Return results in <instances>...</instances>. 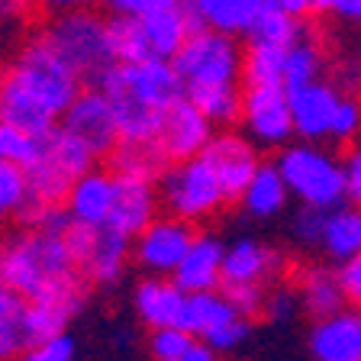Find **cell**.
Returning a JSON list of instances; mask_svg holds the SVG:
<instances>
[{
  "instance_id": "35",
  "label": "cell",
  "mask_w": 361,
  "mask_h": 361,
  "mask_svg": "<svg viewBox=\"0 0 361 361\" xmlns=\"http://www.w3.org/2000/svg\"><path fill=\"white\" fill-rule=\"evenodd\" d=\"M319 71H323V55L310 39H300V42L290 49L287 55V71H284V87H303V84L319 81Z\"/></svg>"
},
{
  "instance_id": "44",
  "label": "cell",
  "mask_w": 361,
  "mask_h": 361,
  "mask_svg": "<svg viewBox=\"0 0 361 361\" xmlns=\"http://www.w3.org/2000/svg\"><path fill=\"white\" fill-rule=\"evenodd\" d=\"M342 165H345V203L361 207V145L348 149Z\"/></svg>"
},
{
  "instance_id": "45",
  "label": "cell",
  "mask_w": 361,
  "mask_h": 361,
  "mask_svg": "<svg viewBox=\"0 0 361 361\" xmlns=\"http://www.w3.org/2000/svg\"><path fill=\"white\" fill-rule=\"evenodd\" d=\"M338 278H342V290L352 307H361V252L348 258L345 264H338Z\"/></svg>"
},
{
  "instance_id": "53",
  "label": "cell",
  "mask_w": 361,
  "mask_h": 361,
  "mask_svg": "<svg viewBox=\"0 0 361 361\" xmlns=\"http://www.w3.org/2000/svg\"><path fill=\"white\" fill-rule=\"evenodd\" d=\"M4 223H7V216H4V213H0V226H4Z\"/></svg>"
},
{
  "instance_id": "19",
  "label": "cell",
  "mask_w": 361,
  "mask_h": 361,
  "mask_svg": "<svg viewBox=\"0 0 361 361\" xmlns=\"http://www.w3.org/2000/svg\"><path fill=\"white\" fill-rule=\"evenodd\" d=\"M158 213H161L158 184L116 174V200H113V213H110V223L106 226H113V229H120L123 235L135 239Z\"/></svg>"
},
{
  "instance_id": "23",
  "label": "cell",
  "mask_w": 361,
  "mask_h": 361,
  "mask_svg": "<svg viewBox=\"0 0 361 361\" xmlns=\"http://www.w3.org/2000/svg\"><path fill=\"white\" fill-rule=\"evenodd\" d=\"M139 20H142L145 39H149L152 59L171 61L174 55L180 52V45L188 42V36L194 32V20H190L188 0L178 4V7H165V10H155V13H149V16H139Z\"/></svg>"
},
{
  "instance_id": "52",
  "label": "cell",
  "mask_w": 361,
  "mask_h": 361,
  "mask_svg": "<svg viewBox=\"0 0 361 361\" xmlns=\"http://www.w3.org/2000/svg\"><path fill=\"white\" fill-rule=\"evenodd\" d=\"M0 361H23V355H13V358H0Z\"/></svg>"
},
{
  "instance_id": "34",
  "label": "cell",
  "mask_w": 361,
  "mask_h": 361,
  "mask_svg": "<svg viewBox=\"0 0 361 361\" xmlns=\"http://www.w3.org/2000/svg\"><path fill=\"white\" fill-rule=\"evenodd\" d=\"M26 203H30V174H26V168L0 158V213L10 223V219L20 216Z\"/></svg>"
},
{
  "instance_id": "40",
  "label": "cell",
  "mask_w": 361,
  "mask_h": 361,
  "mask_svg": "<svg viewBox=\"0 0 361 361\" xmlns=\"http://www.w3.org/2000/svg\"><path fill=\"white\" fill-rule=\"evenodd\" d=\"M358 133H361V100L342 94L329 139L332 142H352V139H358Z\"/></svg>"
},
{
  "instance_id": "30",
  "label": "cell",
  "mask_w": 361,
  "mask_h": 361,
  "mask_svg": "<svg viewBox=\"0 0 361 361\" xmlns=\"http://www.w3.org/2000/svg\"><path fill=\"white\" fill-rule=\"evenodd\" d=\"M233 316H239V310L229 303L223 287H219V290H200V293H188V303H184V313H180V326H184L190 336L207 338L213 329L229 323Z\"/></svg>"
},
{
  "instance_id": "24",
  "label": "cell",
  "mask_w": 361,
  "mask_h": 361,
  "mask_svg": "<svg viewBox=\"0 0 361 361\" xmlns=\"http://www.w3.org/2000/svg\"><path fill=\"white\" fill-rule=\"evenodd\" d=\"M290 200V188H287L284 174L274 161H262V168L255 171V178L248 180L245 194L239 197L242 213L252 219H274L281 216V210Z\"/></svg>"
},
{
  "instance_id": "51",
  "label": "cell",
  "mask_w": 361,
  "mask_h": 361,
  "mask_svg": "<svg viewBox=\"0 0 361 361\" xmlns=\"http://www.w3.org/2000/svg\"><path fill=\"white\" fill-rule=\"evenodd\" d=\"M338 0H310V10L313 13H336Z\"/></svg>"
},
{
  "instance_id": "47",
  "label": "cell",
  "mask_w": 361,
  "mask_h": 361,
  "mask_svg": "<svg viewBox=\"0 0 361 361\" xmlns=\"http://www.w3.org/2000/svg\"><path fill=\"white\" fill-rule=\"evenodd\" d=\"M30 7V0H0V26H10L16 23Z\"/></svg>"
},
{
  "instance_id": "48",
  "label": "cell",
  "mask_w": 361,
  "mask_h": 361,
  "mask_svg": "<svg viewBox=\"0 0 361 361\" xmlns=\"http://www.w3.org/2000/svg\"><path fill=\"white\" fill-rule=\"evenodd\" d=\"M45 10H52V13H71V10H84L87 0H39Z\"/></svg>"
},
{
  "instance_id": "26",
  "label": "cell",
  "mask_w": 361,
  "mask_h": 361,
  "mask_svg": "<svg viewBox=\"0 0 361 361\" xmlns=\"http://www.w3.org/2000/svg\"><path fill=\"white\" fill-rule=\"evenodd\" d=\"M26 348H32L30 300L0 278V358L26 355Z\"/></svg>"
},
{
  "instance_id": "1",
  "label": "cell",
  "mask_w": 361,
  "mask_h": 361,
  "mask_svg": "<svg viewBox=\"0 0 361 361\" xmlns=\"http://www.w3.org/2000/svg\"><path fill=\"white\" fill-rule=\"evenodd\" d=\"M0 278L30 303H52L75 316L84 307L90 281L78 268L65 226H16L0 242Z\"/></svg>"
},
{
  "instance_id": "11",
  "label": "cell",
  "mask_w": 361,
  "mask_h": 361,
  "mask_svg": "<svg viewBox=\"0 0 361 361\" xmlns=\"http://www.w3.org/2000/svg\"><path fill=\"white\" fill-rule=\"evenodd\" d=\"M61 126L71 135H78L84 145L97 158L110 155L116 145H120V126H116V113L113 104L100 87H84L78 94V100L65 110L61 116Z\"/></svg>"
},
{
  "instance_id": "31",
  "label": "cell",
  "mask_w": 361,
  "mask_h": 361,
  "mask_svg": "<svg viewBox=\"0 0 361 361\" xmlns=\"http://www.w3.org/2000/svg\"><path fill=\"white\" fill-rule=\"evenodd\" d=\"M248 42H271V45H293L303 39V26L293 13H287L278 0H268L262 10H258L255 23L248 26Z\"/></svg>"
},
{
  "instance_id": "25",
  "label": "cell",
  "mask_w": 361,
  "mask_h": 361,
  "mask_svg": "<svg viewBox=\"0 0 361 361\" xmlns=\"http://www.w3.org/2000/svg\"><path fill=\"white\" fill-rule=\"evenodd\" d=\"M113 174H123V178H139V180H152L158 184L161 174L168 171L171 158L161 149L158 139H145V142H126L123 139L116 149L106 155Z\"/></svg>"
},
{
  "instance_id": "21",
  "label": "cell",
  "mask_w": 361,
  "mask_h": 361,
  "mask_svg": "<svg viewBox=\"0 0 361 361\" xmlns=\"http://www.w3.org/2000/svg\"><path fill=\"white\" fill-rule=\"evenodd\" d=\"M0 120L13 123V126L26 129L32 135H45L59 126V116H52V113L45 110L42 100L10 68L0 75Z\"/></svg>"
},
{
  "instance_id": "9",
  "label": "cell",
  "mask_w": 361,
  "mask_h": 361,
  "mask_svg": "<svg viewBox=\"0 0 361 361\" xmlns=\"http://www.w3.org/2000/svg\"><path fill=\"white\" fill-rule=\"evenodd\" d=\"M242 126L255 145L284 149L297 135L290 94L284 84H245L242 90Z\"/></svg>"
},
{
  "instance_id": "42",
  "label": "cell",
  "mask_w": 361,
  "mask_h": 361,
  "mask_svg": "<svg viewBox=\"0 0 361 361\" xmlns=\"http://www.w3.org/2000/svg\"><path fill=\"white\" fill-rule=\"evenodd\" d=\"M300 310V297H297V287H274L268 290V303H264V316L268 319H290L293 313Z\"/></svg>"
},
{
  "instance_id": "14",
  "label": "cell",
  "mask_w": 361,
  "mask_h": 361,
  "mask_svg": "<svg viewBox=\"0 0 361 361\" xmlns=\"http://www.w3.org/2000/svg\"><path fill=\"white\" fill-rule=\"evenodd\" d=\"M307 348L313 361H361V307H342L310 326Z\"/></svg>"
},
{
  "instance_id": "18",
  "label": "cell",
  "mask_w": 361,
  "mask_h": 361,
  "mask_svg": "<svg viewBox=\"0 0 361 361\" xmlns=\"http://www.w3.org/2000/svg\"><path fill=\"white\" fill-rule=\"evenodd\" d=\"M223 264H226V245L219 242V235L197 229L188 255H184V262L178 264L171 278L184 293L219 290L223 287Z\"/></svg>"
},
{
  "instance_id": "12",
  "label": "cell",
  "mask_w": 361,
  "mask_h": 361,
  "mask_svg": "<svg viewBox=\"0 0 361 361\" xmlns=\"http://www.w3.org/2000/svg\"><path fill=\"white\" fill-rule=\"evenodd\" d=\"M213 135H216V123L190 97H180L165 110L158 142L171 161H184V158L203 155V149L213 142Z\"/></svg>"
},
{
  "instance_id": "5",
  "label": "cell",
  "mask_w": 361,
  "mask_h": 361,
  "mask_svg": "<svg viewBox=\"0 0 361 361\" xmlns=\"http://www.w3.org/2000/svg\"><path fill=\"white\" fill-rule=\"evenodd\" d=\"M158 197H161V210L194 226L213 219L229 203L216 171L203 155L171 161L158 180Z\"/></svg>"
},
{
  "instance_id": "37",
  "label": "cell",
  "mask_w": 361,
  "mask_h": 361,
  "mask_svg": "<svg viewBox=\"0 0 361 361\" xmlns=\"http://www.w3.org/2000/svg\"><path fill=\"white\" fill-rule=\"evenodd\" d=\"M326 216L329 210H319V207H303L293 213L290 219V239L300 248H319L323 245V233H326Z\"/></svg>"
},
{
  "instance_id": "38",
  "label": "cell",
  "mask_w": 361,
  "mask_h": 361,
  "mask_svg": "<svg viewBox=\"0 0 361 361\" xmlns=\"http://www.w3.org/2000/svg\"><path fill=\"white\" fill-rule=\"evenodd\" d=\"M194 338L184 326H165V329H149V355L155 361H171L180 352L194 345Z\"/></svg>"
},
{
  "instance_id": "10",
  "label": "cell",
  "mask_w": 361,
  "mask_h": 361,
  "mask_svg": "<svg viewBox=\"0 0 361 361\" xmlns=\"http://www.w3.org/2000/svg\"><path fill=\"white\" fill-rule=\"evenodd\" d=\"M197 235V226L188 219H178L171 213H158L142 233L133 239V264L145 274L171 278L178 264L184 262L190 242Z\"/></svg>"
},
{
  "instance_id": "2",
  "label": "cell",
  "mask_w": 361,
  "mask_h": 361,
  "mask_svg": "<svg viewBox=\"0 0 361 361\" xmlns=\"http://www.w3.org/2000/svg\"><path fill=\"white\" fill-rule=\"evenodd\" d=\"M274 165L284 174L290 197L303 207L336 210L345 203V165L319 142L300 139L293 145H284Z\"/></svg>"
},
{
  "instance_id": "22",
  "label": "cell",
  "mask_w": 361,
  "mask_h": 361,
  "mask_svg": "<svg viewBox=\"0 0 361 361\" xmlns=\"http://www.w3.org/2000/svg\"><path fill=\"white\" fill-rule=\"evenodd\" d=\"M293 287H297L300 307L307 310L313 319L338 313L342 307H348L338 268H332V264H307V268L297 274V284Z\"/></svg>"
},
{
  "instance_id": "7",
  "label": "cell",
  "mask_w": 361,
  "mask_h": 361,
  "mask_svg": "<svg viewBox=\"0 0 361 361\" xmlns=\"http://www.w3.org/2000/svg\"><path fill=\"white\" fill-rule=\"evenodd\" d=\"M65 239L78 268L84 271V278L97 287L116 284L126 264L133 262V239L123 235L120 229H113V226H94L90 229V226H78L68 219Z\"/></svg>"
},
{
  "instance_id": "33",
  "label": "cell",
  "mask_w": 361,
  "mask_h": 361,
  "mask_svg": "<svg viewBox=\"0 0 361 361\" xmlns=\"http://www.w3.org/2000/svg\"><path fill=\"white\" fill-rule=\"evenodd\" d=\"M106 42H110L113 61H142L152 59L149 39H145L142 20L139 16H120L113 13L106 20Z\"/></svg>"
},
{
  "instance_id": "49",
  "label": "cell",
  "mask_w": 361,
  "mask_h": 361,
  "mask_svg": "<svg viewBox=\"0 0 361 361\" xmlns=\"http://www.w3.org/2000/svg\"><path fill=\"white\" fill-rule=\"evenodd\" d=\"M278 4L287 13L297 16V20H307V13H313V10H310V0H278Z\"/></svg>"
},
{
  "instance_id": "27",
  "label": "cell",
  "mask_w": 361,
  "mask_h": 361,
  "mask_svg": "<svg viewBox=\"0 0 361 361\" xmlns=\"http://www.w3.org/2000/svg\"><path fill=\"white\" fill-rule=\"evenodd\" d=\"M116 113V126H120V142H145V139H158L161 133V120L165 110L145 104V100L133 97L126 90H104Z\"/></svg>"
},
{
  "instance_id": "6",
  "label": "cell",
  "mask_w": 361,
  "mask_h": 361,
  "mask_svg": "<svg viewBox=\"0 0 361 361\" xmlns=\"http://www.w3.org/2000/svg\"><path fill=\"white\" fill-rule=\"evenodd\" d=\"M45 36L52 39V45L65 55L75 71L84 81H97L106 68H113L110 42H106V20H100L97 13L84 10H71V13H59Z\"/></svg>"
},
{
  "instance_id": "13",
  "label": "cell",
  "mask_w": 361,
  "mask_h": 361,
  "mask_svg": "<svg viewBox=\"0 0 361 361\" xmlns=\"http://www.w3.org/2000/svg\"><path fill=\"white\" fill-rule=\"evenodd\" d=\"M203 158L216 171L229 203L245 194L248 180L255 178V171L262 168V155H258L255 142L248 135H235V133H216L213 142L203 149Z\"/></svg>"
},
{
  "instance_id": "15",
  "label": "cell",
  "mask_w": 361,
  "mask_h": 361,
  "mask_svg": "<svg viewBox=\"0 0 361 361\" xmlns=\"http://www.w3.org/2000/svg\"><path fill=\"white\" fill-rule=\"evenodd\" d=\"M287 94H290V113H293L297 135L307 139V142L329 139L342 90L326 81H313V84H303V87H287Z\"/></svg>"
},
{
  "instance_id": "17",
  "label": "cell",
  "mask_w": 361,
  "mask_h": 361,
  "mask_svg": "<svg viewBox=\"0 0 361 361\" xmlns=\"http://www.w3.org/2000/svg\"><path fill=\"white\" fill-rule=\"evenodd\" d=\"M284 274V255L274 245L258 239H235L226 245L223 284H262L271 287Z\"/></svg>"
},
{
  "instance_id": "46",
  "label": "cell",
  "mask_w": 361,
  "mask_h": 361,
  "mask_svg": "<svg viewBox=\"0 0 361 361\" xmlns=\"http://www.w3.org/2000/svg\"><path fill=\"white\" fill-rule=\"evenodd\" d=\"M171 361H219V352H213L203 338H194V345H190L188 352H180L178 358H171Z\"/></svg>"
},
{
  "instance_id": "29",
  "label": "cell",
  "mask_w": 361,
  "mask_h": 361,
  "mask_svg": "<svg viewBox=\"0 0 361 361\" xmlns=\"http://www.w3.org/2000/svg\"><path fill=\"white\" fill-rule=\"evenodd\" d=\"M188 4L200 16L203 26L219 30L226 36H245L268 0H188Z\"/></svg>"
},
{
  "instance_id": "8",
  "label": "cell",
  "mask_w": 361,
  "mask_h": 361,
  "mask_svg": "<svg viewBox=\"0 0 361 361\" xmlns=\"http://www.w3.org/2000/svg\"><path fill=\"white\" fill-rule=\"evenodd\" d=\"M100 90H126L145 104L168 110L174 100L184 97V81L168 59H142V61H116L94 81Z\"/></svg>"
},
{
  "instance_id": "28",
  "label": "cell",
  "mask_w": 361,
  "mask_h": 361,
  "mask_svg": "<svg viewBox=\"0 0 361 361\" xmlns=\"http://www.w3.org/2000/svg\"><path fill=\"white\" fill-rule=\"evenodd\" d=\"M319 252H323L336 268L338 264H345L348 258L358 255L361 252V207H355V203H342V207L329 210Z\"/></svg>"
},
{
  "instance_id": "50",
  "label": "cell",
  "mask_w": 361,
  "mask_h": 361,
  "mask_svg": "<svg viewBox=\"0 0 361 361\" xmlns=\"http://www.w3.org/2000/svg\"><path fill=\"white\" fill-rule=\"evenodd\" d=\"M336 13L345 16V20H358L361 23V0H338Z\"/></svg>"
},
{
  "instance_id": "20",
  "label": "cell",
  "mask_w": 361,
  "mask_h": 361,
  "mask_svg": "<svg viewBox=\"0 0 361 361\" xmlns=\"http://www.w3.org/2000/svg\"><path fill=\"white\" fill-rule=\"evenodd\" d=\"M188 293L174 284V278H158L145 274L133 290V310L145 329H165V326H180Z\"/></svg>"
},
{
  "instance_id": "3",
  "label": "cell",
  "mask_w": 361,
  "mask_h": 361,
  "mask_svg": "<svg viewBox=\"0 0 361 361\" xmlns=\"http://www.w3.org/2000/svg\"><path fill=\"white\" fill-rule=\"evenodd\" d=\"M242 59H245V52L235 45V36H226L219 30H197L180 45L171 65L184 81V94L194 97L203 90L245 87L242 84Z\"/></svg>"
},
{
  "instance_id": "36",
  "label": "cell",
  "mask_w": 361,
  "mask_h": 361,
  "mask_svg": "<svg viewBox=\"0 0 361 361\" xmlns=\"http://www.w3.org/2000/svg\"><path fill=\"white\" fill-rule=\"evenodd\" d=\"M36 155H39V135L0 120V158L4 161H16V165L30 168L36 161Z\"/></svg>"
},
{
  "instance_id": "43",
  "label": "cell",
  "mask_w": 361,
  "mask_h": 361,
  "mask_svg": "<svg viewBox=\"0 0 361 361\" xmlns=\"http://www.w3.org/2000/svg\"><path fill=\"white\" fill-rule=\"evenodd\" d=\"M104 4L120 16H149V13H155V10L178 7L184 0H104Z\"/></svg>"
},
{
  "instance_id": "4",
  "label": "cell",
  "mask_w": 361,
  "mask_h": 361,
  "mask_svg": "<svg viewBox=\"0 0 361 361\" xmlns=\"http://www.w3.org/2000/svg\"><path fill=\"white\" fill-rule=\"evenodd\" d=\"M16 78H20L26 87L42 100V106L52 116H65V110L78 100V94L84 90V78L75 71V65L65 59L52 45V39L45 36H36L30 42L23 45L20 59L13 61L10 68Z\"/></svg>"
},
{
  "instance_id": "32",
  "label": "cell",
  "mask_w": 361,
  "mask_h": 361,
  "mask_svg": "<svg viewBox=\"0 0 361 361\" xmlns=\"http://www.w3.org/2000/svg\"><path fill=\"white\" fill-rule=\"evenodd\" d=\"M287 55H290L287 45L248 42L242 59V84H284Z\"/></svg>"
},
{
  "instance_id": "41",
  "label": "cell",
  "mask_w": 361,
  "mask_h": 361,
  "mask_svg": "<svg viewBox=\"0 0 361 361\" xmlns=\"http://www.w3.org/2000/svg\"><path fill=\"white\" fill-rule=\"evenodd\" d=\"M75 355H78L75 338L68 332H59V336H49L42 342H36L32 348H26L23 361H75Z\"/></svg>"
},
{
  "instance_id": "16",
  "label": "cell",
  "mask_w": 361,
  "mask_h": 361,
  "mask_svg": "<svg viewBox=\"0 0 361 361\" xmlns=\"http://www.w3.org/2000/svg\"><path fill=\"white\" fill-rule=\"evenodd\" d=\"M116 200V174L110 168H90L71 184L65 197V213L78 226H106Z\"/></svg>"
},
{
  "instance_id": "39",
  "label": "cell",
  "mask_w": 361,
  "mask_h": 361,
  "mask_svg": "<svg viewBox=\"0 0 361 361\" xmlns=\"http://www.w3.org/2000/svg\"><path fill=\"white\" fill-rule=\"evenodd\" d=\"M268 290L271 287H262V284H223V293L229 297V303H233L242 316H248V319L264 316Z\"/></svg>"
}]
</instances>
